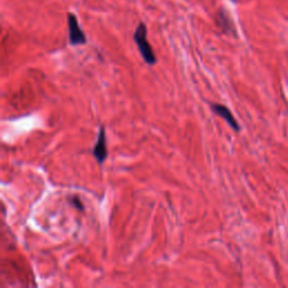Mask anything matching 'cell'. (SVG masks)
Segmentation results:
<instances>
[{
  "mask_svg": "<svg viewBox=\"0 0 288 288\" xmlns=\"http://www.w3.org/2000/svg\"><path fill=\"white\" fill-rule=\"evenodd\" d=\"M134 42L137 45V49L140 51L142 58L149 66H155L157 63V57L153 51L152 46L148 41V29L147 25L141 22L137 25L135 32H134Z\"/></svg>",
  "mask_w": 288,
  "mask_h": 288,
  "instance_id": "6da1fadb",
  "label": "cell"
},
{
  "mask_svg": "<svg viewBox=\"0 0 288 288\" xmlns=\"http://www.w3.org/2000/svg\"><path fill=\"white\" fill-rule=\"evenodd\" d=\"M68 29H69V42L71 45H82L87 43L86 35L79 26L78 20L74 14H68Z\"/></svg>",
  "mask_w": 288,
  "mask_h": 288,
  "instance_id": "7a4b0ae2",
  "label": "cell"
},
{
  "mask_svg": "<svg viewBox=\"0 0 288 288\" xmlns=\"http://www.w3.org/2000/svg\"><path fill=\"white\" fill-rule=\"evenodd\" d=\"M92 156L95 157V159L97 160L99 165L103 164V162L107 159L108 157V151L107 147H106V135H105V128L103 126L99 127L98 136H97V141L94 149H92Z\"/></svg>",
  "mask_w": 288,
  "mask_h": 288,
  "instance_id": "3957f363",
  "label": "cell"
},
{
  "mask_svg": "<svg viewBox=\"0 0 288 288\" xmlns=\"http://www.w3.org/2000/svg\"><path fill=\"white\" fill-rule=\"evenodd\" d=\"M211 108L216 115H218V116H220V117H222L223 119H224L225 122L232 127V129H234V131H236V132L240 131L239 123L236 122V119L234 118L233 114L231 113V110L227 108L226 106L221 105V104H212Z\"/></svg>",
  "mask_w": 288,
  "mask_h": 288,
  "instance_id": "277c9868",
  "label": "cell"
}]
</instances>
